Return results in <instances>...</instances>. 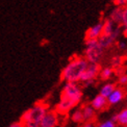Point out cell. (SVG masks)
<instances>
[{"label": "cell", "instance_id": "obj_1", "mask_svg": "<svg viewBox=\"0 0 127 127\" xmlns=\"http://www.w3.org/2000/svg\"><path fill=\"white\" fill-rule=\"evenodd\" d=\"M89 62L82 56H76L69 62L61 73V80L65 82H78L88 68Z\"/></svg>", "mask_w": 127, "mask_h": 127}, {"label": "cell", "instance_id": "obj_2", "mask_svg": "<svg viewBox=\"0 0 127 127\" xmlns=\"http://www.w3.org/2000/svg\"><path fill=\"white\" fill-rule=\"evenodd\" d=\"M48 109V104L36 102L33 106L26 109L21 115L20 121L23 123L24 127H40L41 120L43 119Z\"/></svg>", "mask_w": 127, "mask_h": 127}, {"label": "cell", "instance_id": "obj_3", "mask_svg": "<svg viewBox=\"0 0 127 127\" xmlns=\"http://www.w3.org/2000/svg\"><path fill=\"white\" fill-rule=\"evenodd\" d=\"M84 43L87 47L84 50V59L91 64H99L103 56L104 48L99 44L98 40H88Z\"/></svg>", "mask_w": 127, "mask_h": 127}, {"label": "cell", "instance_id": "obj_4", "mask_svg": "<svg viewBox=\"0 0 127 127\" xmlns=\"http://www.w3.org/2000/svg\"><path fill=\"white\" fill-rule=\"evenodd\" d=\"M79 103L80 102L77 101V100H75V99L64 96V95H61L60 101L55 105V110L59 115H66L69 112H71V110L75 107L76 105H78Z\"/></svg>", "mask_w": 127, "mask_h": 127}, {"label": "cell", "instance_id": "obj_5", "mask_svg": "<svg viewBox=\"0 0 127 127\" xmlns=\"http://www.w3.org/2000/svg\"><path fill=\"white\" fill-rule=\"evenodd\" d=\"M64 96H67V97H70L77 100V101L80 102L82 96H83V93L81 91L80 87L77 84V82H66L65 86L63 88V91L62 94Z\"/></svg>", "mask_w": 127, "mask_h": 127}, {"label": "cell", "instance_id": "obj_6", "mask_svg": "<svg viewBox=\"0 0 127 127\" xmlns=\"http://www.w3.org/2000/svg\"><path fill=\"white\" fill-rule=\"evenodd\" d=\"M101 69L102 68H101V65H100V64L89 63L88 68L86 69V71L83 72L80 79H79V81L82 82V83H86L89 81H95V79L99 76Z\"/></svg>", "mask_w": 127, "mask_h": 127}, {"label": "cell", "instance_id": "obj_7", "mask_svg": "<svg viewBox=\"0 0 127 127\" xmlns=\"http://www.w3.org/2000/svg\"><path fill=\"white\" fill-rule=\"evenodd\" d=\"M55 109H48L43 119L41 120L40 127H57L60 124V117Z\"/></svg>", "mask_w": 127, "mask_h": 127}, {"label": "cell", "instance_id": "obj_8", "mask_svg": "<svg viewBox=\"0 0 127 127\" xmlns=\"http://www.w3.org/2000/svg\"><path fill=\"white\" fill-rule=\"evenodd\" d=\"M102 28H103V22H98L96 25L92 26L86 31V36H84V41L88 40H98L100 35L102 33Z\"/></svg>", "mask_w": 127, "mask_h": 127}, {"label": "cell", "instance_id": "obj_9", "mask_svg": "<svg viewBox=\"0 0 127 127\" xmlns=\"http://www.w3.org/2000/svg\"><path fill=\"white\" fill-rule=\"evenodd\" d=\"M126 96V92L123 88H116V90L108 96L107 103L108 105H116L120 103Z\"/></svg>", "mask_w": 127, "mask_h": 127}, {"label": "cell", "instance_id": "obj_10", "mask_svg": "<svg viewBox=\"0 0 127 127\" xmlns=\"http://www.w3.org/2000/svg\"><path fill=\"white\" fill-rule=\"evenodd\" d=\"M107 105H108L107 98L103 97L102 95H100V94H98L97 96H95L91 101V106L95 110H102L104 108H106Z\"/></svg>", "mask_w": 127, "mask_h": 127}, {"label": "cell", "instance_id": "obj_11", "mask_svg": "<svg viewBox=\"0 0 127 127\" xmlns=\"http://www.w3.org/2000/svg\"><path fill=\"white\" fill-rule=\"evenodd\" d=\"M112 120L116 124L122 127H127V108H123L118 114L113 115Z\"/></svg>", "mask_w": 127, "mask_h": 127}, {"label": "cell", "instance_id": "obj_12", "mask_svg": "<svg viewBox=\"0 0 127 127\" xmlns=\"http://www.w3.org/2000/svg\"><path fill=\"white\" fill-rule=\"evenodd\" d=\"M81 112L83 115V119H84V122H90V121H93L94 122V119L96 118V110H95L91 104L90 105H83L81 107Z\"/></svg>", "mask_w": 127, "mask_h": 127}, {"label": "cell", "instance_id": "obj_13", "mask_svg": "<svg viewBox=\"0 0 127 127\" xmlns=\"http://www.w3.org/2000/svg\"><path fill=\"white\" fill-rule=\"evenodd\" d=\"M123 8L124 7H120V6H117L116 7L112 14H110V20L113 22L118 25V26H122V19H123Z\"/></svg>", "mask_w": 127, "mask_h": 127}, {"label": "cell", "instance_id": "obj_14", "mask_svg": "<svg viewBox=\"0 0 127 127\" xmlns=\"http://www.w3.org/2000/svg\"><path fill=\"white\" fill-rule=\"evenodd\" d=\"M116 30L115 28V23L110 19L104 20L103 22V28H102V33L101 35H112L114 31Z\"/></svg>", "mask_w": 127, "mask_h": 127}, {"label": "cell", "instance_id": "obj_15", "mask_svg": "<svg viewBox=\"0 0 127 127\" xmlns=\"http://www.w3.org/2000/svg\"><path fill=\"white\" fill-rule=\"evenodd\" d=\"M116 88H117V84H116L115 82H108V83H105L102 86V88L100 89V95H102L103 97L105 98H108V96L110 94H112Z\"/></svg>", "mask_w": 127, "mask_h": 127}, {"label": "cell", "instance_id": "obj_16", "mask_svg": "<svg viewBox=\"0 0 127 127\" xmlns=\"http://www.w3.org/2000/svg\"><path fill=\"white\" fill-rule=\"evenodd\" d=\"M114 70L112 67H104L101 69V71H100V74H99V77L101 80H108V79L113 76L114 74Z\"/></svg>", "mask_w": 127, "mask_h": 127}, {"label": "cell", "instance_id": "obj_17", "mask_svg": "<svg viewBox=\"0 0 127 127\" xmlns=\"http://www.w3.org/2000/svg\"><path fill=\"white\" fill-rule=\"evenodd\" d=\"M71 120L74 123L80 124V123H84V119H83V115L81 112V108H78L76 110H74L71 115Z\"/></svg>", "mask_w": 127, "mask_h": 127}, {"label": "cell", "instance_id": "obj_18", "mask_svg": "<svg viewBox=\"0 0 127 127\" xmlns=\"http://www.w3.org/2000/svg\"><path fill=\"white\" fill-rule=\"evenodd\" d=\"M121 61H122L121 56H119V55L114 56L113 59L110 60V67H112L113 69H117V68H119L120 65H121V63H122Z\"/></svg>", "mask_w": 127, "mask_h": 127}, {"label": "cell", "instance_id": "obj_19", "mask_svg": "<svg viewBox=\"0 0 127 127\" xmlns=\"http://www.w3.org/2000/svg\"><path fill=\"white\" fill-rule=\"evenodd\" d=\"M96 127H116V123L112 119H109L107 121H104V122L98 124Z\"/></svg>", "mask_w": 127, "mask_h": 127}, {"label": "cell", "instance_id": "obj_20", "mask_svg": "<svg viewBox=\"0 0 127 127\" xmlns=\"http://www.w3.org/2000/svg\"><path fill=\"white\" fill-rule=\"evenodd\" d=\"M118 83L120 84V86H122V87L127 86V75L125 73L121 74V75L118 77Z\"/></svg>", "mask_w": 127, "mask_h": 127}, {"label": "cell", "instance_id": "obj_21", "mask_svg": "<svg viewBox=\"0 0 127 127\" xmlns=\"http://www.w3.org/2000/svg\"><path fill=\"white\" fill-rule=\"evenodd\" d=\"M122 26L127 29V6L123 8V19H122Z\"/></svg>", "mask_w": 127, "mask_h": 127}, {"label": "cell", "instance_id": "obj_22", "mask_svg": "<svg viewBox=\"0 0 127 127\" xmlns=\"http://www.w3.org/2000/svg\"><path fill=\"white\" fill-rule=\"evenodd\" d=\"M113 3L116 6H120V7L127 6V0H114Z\"/></svg>", "mask_w": 127, "mask_h": 127}, {"label": "cell", "instance_id": "obj_23", "mask_svg": "<svg viewBox=\"0 0 127 127\" xmlns=\"http://www.w3.org/2000/svg\"><path fill=\"white\" fill-rule=\"evenodd\" d=\"M7 127H24V125H23V123L19 120V121H16V122L10 123Z\"/></svg>", "mask_w": 127, "mask_h": 127}, {"label": "cell", "instance_id": "obj_24", "mask_svg": "<svg viewBox=\"0 0 127 127\" xmlns=\"http://www.w3.org/2000/svg\"><path fill=\"white\" fill-rule=\"evenodd\" d=\"M81 127H95V124L93 121H90V122H84Z\"/></svg>", "mask_w": 127, "mask_h": 127}, {"label": "cell", "instance_id": "obj_25", "mask_svg": "<svg viewBox=\"0 0 127 127\" xmlns=\"http://www.w3.org/2000/svg\"><path fill=\"white\" fill-rule=\"evenodd\" d=\"M117 46H118V48L121 49V50H124L126 48V45H125V43H123V42H118Z\"/></svg>", "mask_w": 127, "mask_h": 127}, {"label": "cell", "instance_id": "obj_26", "mask_svg": "<svg viewBox=\"0 0 127 127\" xmlns=\"http://www.w3.org/2000/svg\"><path fill=\"white\" fill-rule=\"evenodd\" d=\"M126 75H127V73H126Z\"/></svg>", "mask_w": 127, "mask_h": 127}]
</instances>
